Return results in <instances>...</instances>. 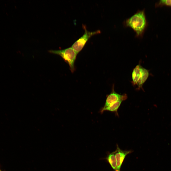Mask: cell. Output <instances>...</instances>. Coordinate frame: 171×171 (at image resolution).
I'll use <instances>...</instances> for the list:
<instances>
[{
  "mask_svg": "<svg viewBox=\"0 0 171 171\" xmlns=\"http://www.w3.org/2000/svg\"><path fill=\"white\" fill-rule=\"evenodd\" d=\"M0 171H1L0 169Z\"/></svg>",
  "mask_w": 171,
  "mask_h": 171,
  "instance_id": "obj_11",
  "label": "cell"
},
{
  "mask_svg": "<svg viewBox=\"0 0 171 171\" xmlns=\"http://www.w3.org/2000/svg\"><path fill=\"white\" fill-rule=\"evenodd\" d=\"M149 74L148 71L141 66L139 77L137 84L138 89L142 87V85L147 79Z\"/></svg>",
  "mask_w": 171,
  "mask_h": 171,
  "instance_id": "obj_6",
  "label": "cell"
},
{
  "mask_svg": "<svg viewBox=\"0 0 171 171\" xmlns=\"http://www.w3.org/2000/svg\"><path fill=\"white\" fill-rule=\"evenodd\" d=\"M115 152L117 171H120V168L124 159L126 156L133 152L131 150H123L121 149L118 145Z\"/></svg>",
  "mask_w": 171,
  "mask_h": 171,
  "instance_id": "obj_5",
  "label": "cell"
},
{
  "mask_svg": "<svg viewBox=\"0 0 171 171\" xmlns=\"http://www.w3.org/2000/svg\"><path fill=\"white\" fill-rule=\"evenodd\" d=\"M124 26L132 28L135 33V36L142 38L147 25L145 10H138L129 18L124 20Z\"/></svg>",
  "mask_w": 171,
  "mask_h": 171,
  "instance_id": "obj_1",
  "label": "cell"
},
{
  "mask_svg": "<svg viewBox=\"0 0 171 171\" xmlns=\"http://www.w3.org/2000/svg\"><path fill=\"white\" fill-rule=\"evenodd\" d=\"M127 98V96L126 94L121 95L113 90L110 93L107 95L104 105L102 108H105L120 100L124 101Z\"/></svg>",
  "mask_w": 171,
  "mask_h": 171,
  "instance_id": "obj_4",
  "label": "cell"
},
{
  "mask_svg": "<svg viewBox=\"0 0 171 171\" xmlns=\"http://www.w3.org/2000/svg\"><path fill=\"white\" fill-rule=\"evenodd\" d=\"M105 159L114 171H117L115 151L108 154Z\"/></svg>",
  "mask_w": 171,
  "mask_h": 171,
  "instance_id": "obj_8",
  "label": "cell"
},
{
  "mask_svg": "<svg viewBox=\"0 0 171 171\" xmlns=\"http://www.w3.org/2000/svg\"><path fill=\"white\" fill-rule=\"evenodd\" d=\"M49 52L60 56L69 65L71 72H74L75 63L77 54L71 47L62 50H51Z\"/></svg>",
  "mask_w": 171,
  "mask_h": 171,
  "instance_id": "obj_2",
  "label": "cell"
},
{
  "mask_svg": "<svg viewBox=\"0 0 171 171\" xmlns=\"http://www.w3.org/2000/svg\"><path fill=\"white\" fill-rule=\"evenodd\" d=\"M141 66L140 65H137L133 69L132 74V82L133 85H137L140 74Z\"/></svg>",
  "mask_w": 171,
  "mask_h": 171,
  "instance_id": "obj_9",
  "label": "cell"
},
{
  "mask_svg": "<svg viewBox=\"0 0 171 171\" xmlns=\"http://www.w3.org/2000/svg\"><path fill=\"white\" fill-rule=\"evenodd\" d=\"M123 101V100H120L110 105L105 108H102L101 109L100 112L101 113H102L105 111H110L114 112L116 116H118V110L121 103Z\"/></svg>",
  "mask_w": 171,
  "mask_h": 171,
  "instance_id": "obj_7",
  "label": "cell"
},
{
  "mask_svg": "<svg viewBox=\"0 0 171 171\" xmlns=\"http://www.w3.org/2000/svg\"><path fill=\"white\" fill-rule=\"evenodd\" d=\"M85 32L83 35L75 41L72 45L71 47L77 54L82 49L88 40L92 36L100 33V31L98 30L93 32L88 31L83 26Z\"/></svg>",
  "mask_w": 171,
  "mask_h": 171,
  "instance_id": "obj_3",
  "label": "cell"
},
{
  "mask_svg": "<svg viewBox=\"0 0 171 171\" xmlns=\"http://www.w3.org/2000/svg\"><path fill=\"white\" fill-rule=\"evenodd\" d=\"M159 3L171 6V0H161L160 1Z\"/></svg>",
  "mask_w": 171,
  "mask_h": 171,
  "instance_id": "obj_10",
  "label": "cell"
}]
</instances>
